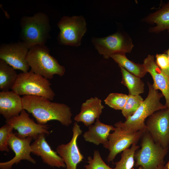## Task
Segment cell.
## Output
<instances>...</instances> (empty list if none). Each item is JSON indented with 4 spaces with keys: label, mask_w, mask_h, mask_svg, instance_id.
I'll return each instance as SVG.
<instances>
[{
    "label": "cell",
    "mask_w": 169,
    "mask_h": 169,
    "mask_svg": "<svg viewBox=\"0 0 169 169\" xmlns=\"http://www.w3.org/2000/svg\"><path fill=\"white\" fill-rule=\"evenodd\" d=\"M15 69L0 59V90L2 91H8L11 89L18 76Z\"/></svg>",
    "instance_id": "21"
},
{
    "label": "cell",
    "mask_w": 169,
    "mask_h": 169,
    "mask_svg": "<svg viewBox=\"0 0 169 169\" xmlns=\"http://www.w3.org/2000/svg\"><path fill=\"white\" fill-rule=\"evenodd\" d=\"M138 169H142L141 166H140ZM157 169H165L163 165H160L158 167Z\"/></svg>",
    "instance_id": "31"
},
{
    "label": "cell",
    "mask_w": 169,
    "mask_h": 169,
    "mask_svg": "<svg viewBox=\"0 0 169 169\" xmlns=\"http://www.w3.org/2000/svg\"><path fill=\"white\" fill-rule=\"evenodd\" d=\"M87 160L88 164L84 166L85 169H113L103 161L97 150H94L93 158L89 156Z\"/></svg>",
    "instance_id": "27"
},
{
    "label": "cell",
    "mask_w": 169,
    "mask_h": 169,
    "mask_svg": "<svg viewBox=\"0 0 169 169\" xmlns=\"http://www.w3.org/2000/svg\"><path fill=\"white\" fill-rule=\"evenodd\" d=\"M146 131L155 142L163 148L169 147V108L163 109L149 116L146 123Z\"/></svg>",
    "instance_id": "9"
},
{
    "label": "cell",
    "mask_w": 169,
    "mask_h": 169,
    "mask_svg": "<svg viewBox=\"0 0 169 169\" xmlns=\"http://www.w3.org/2000/svg\"><path fill=\"white\" fill-rule=\"evenodd\" d=\"M122 74L121 83L128 89L129 94L138 95L144 91V84L141 78L120 67Z\"/></svg>",
    "instance_id": "22"
},
{
    "label": "cell",
    "mask_w": 169,
    "mask_h": 169,
    "mask_svg": "<svg viewBox=\"0 0 169 169\" xmlns=\"http://www.w3.org/2000/svg\"><path fill=\"white\" fill-rule=\"evenodd\" d=\"M113 132L110 133L107 142L103 147L108 149L109 154L106 161L113 162L116 155L133 144H136L145 132L139 131L134 133H127L119 128L115 127Z\"/></svg>",
    "instance_id": "11"
},
{
    "label": "cell",
    "mask_w": 169,
    "mask_h": 169,
    "mask_svg": "<svg viewBox=\"0 0 169 169\" xmlns=\"http://www.w3.org/2000/svg\"><path fill=\"white\" fill-rule=\"evenodd\" d=\"M33 139L31 137L24 139L18 137L16 133L12 131L8 141V147L15 154L14 157L6 162L0 163V169H11L14 164L19 163L22 160H26L33 164L36 163L35 160L30 155L32 149L30 143Z\"/></svg>",
    "instance_id": "13"
},
{
    "label": "cell",
    "mask_w": 169,
    "mask_h": 169,
    "mask_svg": "<svg viewBox=\"0 0 169 169\" xmlns=\"http://www.w3.org/2000/svg\"><path fill=\"white\" fill-rule=\"evenodd\" d=\"M144 21L156 24L155 27L150 29L151 32L158 33L169 29V1L161 8L148 15Z\"/></svg>",
    "instance_id": "20"
},
{
    "label": "cell",
    "mask_w": 169,
    "mask_h": 169,
    "mask_svg": "<svg viewBox=\"0 0 169 169\" xmlns=\"http://www.w3.org/2000/svg\"><path fill=\"white\" fill-rule=\"evenodd\" d=\"M13 128L10 125L6 123L0 128V151L8 152L9 149L8 141Z\"/></svg>",
    "instance_id": "28"
},
{
    "label": "cell",
    "mask_w": 169,
    "mask_h": 169,
    "mask_svg": "<svg viewBox=\"0 0 169 169\" xmlns=\"http://www.w3.org/2000/svg\"><path fill=\"white\" fill-rule=\"evenodd\" d=\"M115 127L104 124L99 119H97L93 125L89 126L88 130L84 133L83 136L84 140L96 145H105L108 141L111 131H114Z\"/></svg>",
    "instance_id": "19"
},
{
    "label": "cell",
    "mask_w": 169,
    "mask_h": 169,
    "mask_svg": "<svg viewBox=\"0 0 169 169\" xmlns=\"http://www.w3.org/2000/svg\"><path fill=\"white\" fill-rule=\"evenodd\" d=\"M48 47L44 45H37L30 48L26 57L27 62L34 73L51 79L54 75L62 77L65 71L64 66L49 53Z\"/></svg>",
    "instance_id": "4"
},
{
    "label": "cell",
    "mask_w": 169,
    "mask_h": 169,
    "mask_svg": "<svg viewBox=\"0 0 169 169\" xmlns=\"http://www.w3.org/2000/svg\"><path fill=\"white\" fill-rule=\"evenodd\" d=\"M139 147L136 144H133L130 148L123 151L120 160L115 163V166L113 169H132L134 165L136 151Z\"/></svg>",
    "instance_id": "24"
},
{
    "label": "cell",
    "mask_w": 169,
    "mask_h": 169,
    "mask_svg": "<svg viewBox=\"0 0 169 169\" xmlns=\"http://www.w3.org/2000/svg\"><path fill=\"white\" fill-rule=\"evenodd\" d=\"M72 131L73 136L71 141L66 144L59 145L56 148V152L65 164L66 169H77V165L84 159L77 145L78 138L82 131L77 122L74 124Z\"/></svg>",
    "instance_id": "14"
},
{
    "label": "cell",
    "mask_w": 169,
    "mask_h": 169,
    "mask_svg": "<svg viewBox=\"0 0 169 169\" xmlns=\"http://www.w3.org/2000/svg\"><path fill=\"white\" fill-rule=\"evenodd\" d=\"M111 58L127 71L140 78L143 77L147 71L143 64L136 63L129 59L125 54H118L112 55Z\"/></svg>",
    "instance_id": "23"
},
{
    "label": "cell",
    "mask_w": 169,
    "mask_h": 169,
    "mask_svg": "<svg viewBox=\"0 0 169 169\" xmlns=\"http://www.w3.org/2000/svg\"><path fill=\"white\" fill-rule=\"evenodd\" d=\"M5 122L17 131L16 135L21 139L31 137L35 140L40 134H49L51 132L49 130V125L36 123L30 118L24 109L18 115L6 120Z\"/></svg>",
    "instance_id": "10"
},
{
    "label": "cell",
    "mask_w": 169,
    "mask_h": 169,
    "mask_svg": "<svg viewBox=\"0 0 169 169\" xmlns=\"http://www.w3.org/2000/svg\"><path fill=\"white\" fill-rule=\"evenodd\" d=\"M147 83L149 92L146 98L132 116L124 122L120 121L116 123L115 127L127 133H134L139 131L145 132L146 130L145 123L146 118L156 111L167 108L160 102L163 96L162 94L155 90L149 82Z\"/></svg>",
    "instance_id": "2"
},
{
    "label": "cell",
    "mask_w": 169,
    "mask_h": 169,
    "mask_svg": "<svg viewBox=\"0 0 169 169\" xmlns=\"http://www.w3.org/2000/svg\"><path fill=\"white\" fill-rule=\"evenodd\" d=\"M57 25L60 29L57 37L59 44L79 47L87 30V23L82 16H64Z\"/></svg>",
    "instance_id": "7"
},
{
    "label": "cell",
    "mask_w": 169,
    "mask_h": 169,
    "mask_svg": "<svg viewBox=\"0 0 169 169\" xmlns=\"http://www.w3.org/2000/svg\"><path fill=\"white\" fill-rule=\"evenodd\" d=\"M20 38L29 49L37 45H44L50 37L51 27L48 16L39 12L33 16H24L20 19Z\"/></svg>",
    "instance_id": "3"
},
{
    "label": "cell",
    "mask_w": 169,
    "mask_h": 169,
    "mask_svg": "<svg viewBox=\"0 0 169 169\" xmlns=\"http://www.w3.org/2000/svg\"><path fill=\"white\" fill-rule=\"evenodd\" d=\"M165 169H169V161L167 162L166 165L164 166Z\"/></svg>",
    "instance_id": "32"
},
{
    "label": "cell",
    "mask_w": 169,
    "mask_h": 169,
    "mask_svg": "<svg viewBox=\"0 0 169 169\" xmlns=\"http://www.w3.org/2000/svg\"><path fill=\"white\" fill-rule=\"evenodd\" d=\"M91 42L99 53L106 59L114 54L130 53L134 46L131 39L120 31L103 38L93 37Z\"/></svg>",
    "instance_id": "8"
},
{
    "label": "cell",
    "mask_w": 169,
    "mask_h": 169,
    "mask_svg": "<svg viewBox=\"0 0 169 169\" xmlns=\"http://www.w3.org/2000/svg\"><path fill=\"white\" fill-rule=\"evenodd\" d=\"M85 169L83 168V169Z\"/></svg>",
    "instance_id": "33"
},
{
    "label": "cell",
    "mask_w": 169,
    "mask_h": 169,
    "mask_svg": "<svg viewBox=\"0 0 169 169\" xmlns=\"http://www.w3.org/2000/svg\"><path fill=\"white\" fill-rule=\"evenodd\" d=\"M29 49L22 41L1 44L0 59L15 69L27 72L29 69L26 59Z\"/></svg>",
    "instance_id": "12"
},
{
    "label": "cell",
    "mask_w": 169,
    "mask_h": 169,
    "mask_svg": "<svg viewBox=\"0 0 169 169\" xmlns=\"http://www.w3.org/2000/svg\"><path fill=\"white\" fill-rule=\"evenodd\" d=\"M143 64L153 78V88L161 91L166 100L165 105L169 108V78L157 65L154 55H148L144 59Z\"/></svg>",
    "instance_id": "16"
},
{
    "label": "cell",
    "mask_w": 169,
    "mask_h": 169,
    "mask_svg": "<svg viewBox=\"0 0 169 169\" xmlns=\"http://www.w3.org/2000/svg\"><path fill=\"white\" fill-rule=\"evenodd\" d=\"M48 79L30 70L18 74L11 89L18 95L40 96L52 100L55 93Z\"/></svg>",
    "instance_id": "5"
},
{
    "label": "cell",
    "mask_w": 169,
    "mask_h": 169,
    "mask_svg": "<svg viewBox=\"0 0 169 169\" xmlns=\"http://www.w3.org/2000/svg\"><path fill=\"white\" fill-rule=\"evenodd\" d=\"M156 63L161 70L167 69L169 66L168 57L166 54H156Z\"/></svg>",
    "instance_id": "29"
},
{
    "label": "cell",
    "mask_w": 169,
    "mask_h": 169,
    "mask_svg": "<svg viewBox=\"0 0 169 169\" xmlns=\"http://www.w3.org/2000/svg\"><path fill=\"white\" fill-rule=\"evenodd\" d=\"M45 134H40L31 145L32 153L40 157L43 162L52 167L65 168L63 159L53 151L45 139Z\"/></svg>",
    "instance_id": "15"
},
{
    "label": "cell",
    "mask_w": 169,
    "mask_h": 169,
    "mask_svg": "<svg viewBox=\"0 0 169 169\" xmlns=\"http://www.w3.org/2000/svg\"><path fill=\"white\" fill-rule=\"evenodd\" d=\"M23 109L20 95L12 90L0 92V114L6 120L18 115Z\"/></svg>",
    "instance_id": "18"
},
{
    "label": "cell",
    "mask_w": 169,
    "mask_h": 169,
    "mask_svg": "<svg viewBox=\"0 0 169 169\" xmlns=\"http://www.w3.org/2000/svg\"><path fill=\"white\" fill-rule=\"evenodd\" d=\"M128 95L118 93L109 94L105 99V103L110 107L116 110H122L125 106Z\"/></svg>",
    "instance_id": "26"
},
{
    "label": "cell",
    "mask_w": 169,
    "mask_h": 169,
    "mask_svg": "<svg viewBox=\"0 0 169 169\" xmlns=\"http://www.w3.org/2000/svg\"><path fill=\"white\" fill-rule=\"evenodd\" d=\"M141 96L128 95L126 104L121 110L126 120L132 116L136 111L143 101Z\"/></svg>",
    "instance_id": "25"
},
{
    "label": "cell",
    "mask_w": 169,
    "mask_h": 169,
    "mask_svg": "<svg viewBox=\"0 0 169 169\" xmlns=\"http://www.w3.org/2000/svg\"><path fill=\"white\" fill-rule=\"evenodd\" d=\"M168 31L169 34V29L168 30ZM166 54H167L168 57L169 63V48L166 51ZM162 70L163 72L169 78V66L168 68L166 69Z\"/></svg>",
    "instance_id": "30"
},
{
    "label": "cell",
    "mask_w": 169,
    "mask_h": 169,
    "mask_svg": "<svg viewBox=\"0 0 169 169\" xmlns=\"http://www.w3.org/2000/svg\"><path fill=\"white\" fill-rule=\"evenodd\" d=\"M98 98L91 97L83 103L80 112L74 118L77 122H82L86 126H89L99 119L104 106Z\"/></svg>",
    "instance_id": "17"
},
{
    "label": "cell",
    "mask_w": 169,
    "mask_h": 169,
    "mask_svg": "<svg viewBox=\"0 0 169 169\" xmlns=\"http://www.w3.org/2000/svg\"><path fill=\"white\" fill-rule=\"evenodd\" d=\"M22 98L23 109L31 114L38 124L46 125L49 121L56 120L67 126L72 122L70 109L65 104L40 96L23 95Z\"/></svg>",
    "instance_id": "1"
},
{
    "label": "cell",
    "mask_w": 169,
    "mask_h": 169,
    "mask_svg": "<svg viewBox=\"0 0 169 169\" xmlns=\"http://www.w3.org/2000/svg\"><path fill=\"white\" fill-rule=\"evenodd\" d=\"M141 138V148L135 154L136 166H140L142 169H157L160 165H164L168 149H164L155 143L146 130Z\"/></svg>",
    "instance_id": "6"
}]
</instances>
